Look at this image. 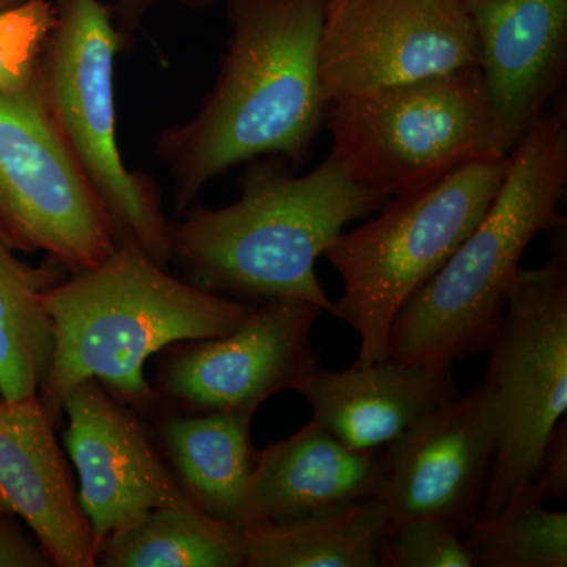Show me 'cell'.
<instances>
[{"mask_svg": "<svg viewBox=\"0 0 567 567\" xmlns=\"http://www.w3.org/2000/svg\"><path fill=\"white\" fill-rule=\"evenodd\" d=\"M328 0H227L230 33L218 78L189 121L167 126L155 151L174 185L175 215L241 163L308 159L330 102L320 78Z\"/></svg>", "mask_w": 567, "mask_h": 567, "instance_id": "obj_1", "label": "cell"}, {"mask_svg": "<svg viewBox=\"0 0 567 567\" xmlns=\"http://www.w3.org/2000/svg\"><path fill=\"white\" fill-rule=\"evenodd\" d=\"M388 200L358 185L331 153L303 175L278 156H265L241 175L235 203L192 205L171 223V260L212 292L252 305L308 301L333 316L317 259L350 223Z\"/></svg>", "mask_w": 567, "mask_h": 567, "instance_id": "obj_2", "label": "cell"}, {"mask_svg": "<svg viewBox=\"0 0 567 567\" xmlns=\"http://www.w3.org/2000/svg\"><path fill=\"white\" fill-rule=\"evenodd\" d=\"M256 306L182 281L136 246L118 245L103 264L44 292L54 350L37 398L58 424L66 394L93 379L122 404L152 412L158 395L145 379L148 358L233 333Z\"/></svg>", "mask_w": 567, "mask_h": 567, "instance_id": "obj_3", "label": "cell"}, {"mask_svg": "<svg viewBox=\"0 0 567 567\" xmlns=\"http://www.w3.org/2000/svg\"><path fill=\"white\" fill-rule=\"evenodd\" d=\"M566 115L546 111L511 151L484 218L394 317L391 360L453 369L488 352L528 246L566 226Z\"/></svg>", "mask_w": 567, "mask_h": 567, "instance_id": "obj_4", "label": "cell"}, {"mask_svg": "<svg viewBox=\"0 0 567 567\" xmlns=\"http://www.w3.org/2000/svg\"><path fill=\"white\" fill-rule=\"evenodd\" d=\"M509 164L505 158L465 164L394 196L375 218L342 233L323 256L342 279L333 316L360 338L357 364L390 358L394 317L453 256L484 218Z\"/></svg>", "mask_w": 567, "mask_h": 567, "instance_id": "obj_5", "label": "cell"}, {"mask_svg": "<svg viewBox=\"0 0 567 567\" xmlns=\"http://www.w3.org/2000/svg\"><path fill=\"white\" fill-rule=\"evenodd\" d=\"M54 25L41 52L37 91L71 155L102 200L118 245H133L162 267L171 262L162 193L123 162L114 73L125 43L103 0H52Z\"/></svg>", "mask_w": 567, "mask_h": 567, "instance_id": "obj_6", "label": "cell"}, {"mask_svg": "<svg viewBox=\"0 0 567 567\" xmlns=\"http://www.w3.org/2000/svg\"><path fill=\"white\" fill-rule=\"evenodd\" d=\"M327 125L331 155L388 199L509 155L480 66L347 96L331 103Z\"/></svg>", "mask_w": 567, "mask_h": 567, "instance_id": "obj_7", "label": "cell"}, {"mask_svg": "<svg viewBox=\"0 0 567 567\" xmlns=\"http://www.w3.org/2000/svg\"><path fill=\"white\" fill-rule=\"evenodd\" d=\"M484 383L494 395L496 443L476 518L527 491L567 413V260L520 268L491 350Z\"/></svg>", "mask_w": 567, "mask_h": 567, "instance_id": "obj_8", "label": "cell"}, {"mask_svg": "<svg viewBox=\"0 0 567 567\" xmlns=\"http://www.w3.org/2000/svg\"><path fill=\"white\" fill-rule=\"evenodd\" d=\"M0 233L69 275L103 264L114 227L41 102L37 85L0 92Z\"/></svg>", "mask_w": 567, "mask_h": 567, "instance_id": "obj_9", "label": "cell"}, {"mask_svg": "<svg viewBox=\"0 0 567 567\" xmlns=\"http://www.w3.org/2000/svg\"><path fill=\"white\" fill-rule=\"evenodd\" d=\"M480 66L462 0H328L320 78L328 102Z\"/></svg>", "mask_w": 567, "mask_h": 567, "instance_id": "obj_10", "label": "cell"}, {"mask_svg": "<svg viewBox=\"0 0 567 567\" xmlns=\"http://www.w3.org/2000/svg\"><path fill=\"white\" fill-rule=\"evenodd\" d=\"M319 306L298 300L257 305L233 333L162 350L158 404L167 412H254L320 365L311 344Z\"/></svg>", "mask_w": 567, "mask_h": 567, "instance_id": "obj_11", "label": "cell"}, {"mask_svg": "<svg viewBox=\"0 0 567 567\" xmlns=\"http://www.w3.org/2000/svg\"><path fill=\"white\" fill-rule=\"evenodd\" d=\"M495 443V402L486 383L458 394L394 440L382 453L374 496L386 532L417 520L465 529L480 514Z\"/></svg>", "mask_w": 567, "mask_h": 567, "instance_id": "obj_12", "label": "cell"}, {"mask_svg": "<svg viewBox=\"0 0 567 567\" xmlns=\"http://www.w3.org/2000/svg\"><path fill=\"white\" fill-rule=\"evenodd\" d=\"M62 415L69 420L63 443L80 473L78 502L99 546L159 507L197 506L140 417L102 383L91 379L74 386Z\"/></svg>", "mask_w": 567, "mask_h": 567, "instance_id": "obj_13", "label": "cell"}, {"mask_svg": "<svg viewBox=\"0 0 567 567\" xmlns=\"http://www.w3.org/2000/svg\"><path fill=\"white\" fill-rule=\"evenodd\" d=\"M511 153L567 80V0H462Z\"/></svg>", "mask_w": 567, "mask_h": 567, "instance_id": "obj_14", "label": "cell"}, {"mask_svg": "<svg viewBox=\"0 0 567 567\" xmlns=\"http://www.w3.org/2000/svg\"><path fill=\"white\" fill-rule=\"evenodd\" d=\"M39 398L0 395V506L21 517L55 567H93L100 546Z\"/></svg>", "mask_w": 567, "mask_h": 567, "instance_id": "obj_15", "label": "cell"}, {"mask_svg": "<svg viewBox=\"0 0 567 567\" xmlns=\"http://www.w3.org/2000/svg\"><path fill=\"white\" fill-rule=\"evenodd\" d=\"M312 421L346 446L382 451L425 416L457 398L453 369L399 363H354L346 371L322 365L297 388Z\"/></svg>", "mask_w": 567, "mask_h": 567, "instance_id": "obj_16", "label": "cell"}, {"mask_svg": "<svg viewBox=\"0 0 567 567\" xmlns=\"http://www.w3.org/2000/svg\"><path fill=\"white\" fill-rule=\"evenodd\" d=\"M382 451H354L309 421L256 451L244 529L328 516L375 496Z\"/></svg>", "mask_w": 567, "mask_h": 567, "instance_id": "obj_17", "label": "cell"}, {"mask_svg": "<svg viewBox=\"0 0 567 567\" xmlns=\"http://www.w3.org/2000/svg\"><path fill=\"white\" fill-rule=\"evenodd\" d=\"M254 412L167 413L158 434L183 491L204 513L244 529L256 461Z\"/></svg>", "mask_w": 567, "mask_h": 567, "instance_id": "obj_18", "label": "cell"}, {"mask_svg": "<svg viewBox=\"0 0 567 567\" xmlns=\"http://www.w3.org/2000/svg\"><path fill=\"white\" fill-rule=\"evenodd\" d=\"M14 251L0 233V395L7 401L37 395L50 371L54 342L43 295L69 275L50 259L33 267Z\"/></svg>", "mask_w": 567, "mask_h": 567, "instance_id": "obj_19", "label": "cell"}, {"mask_svg": "<svg viewBox=\"0 0 567 567\" xmlns=\"http://www.w3.org/2000/svg\"><path fill=\"white\" fill-rule=\"evenodd\" d=\"M385 532L374 498L328 516L241 529L244 567H380Z\"/></svg>", "mask_w": 567, "mask_h": 567, "instance_id": "obj_20", "label": "cell"}, {"mask_svg": "<svg viewBox=\"0 0 567 567\" xmlns=\"http://www.w3.org/2000/svg\"><path fill=\"white\" fill-rule=\"evenodd\" d=\"M96 566L244 567V537L200 507H159L107 536Z\"/></svg>", "mask_w": 567, "mask_h": 567, "instance_id": "obj_21", "label": "cell"}, {"mask_svg": "<svg viewBox=\"0 0 567 567\" xmlns=\"http://www.w3.org/2000/svg\"><path fill=\"white\" fill-rule=\"evenodd\" d=\"M464 539L475 566L566 567L567 513L514 503L491 518H473Z\"/></svg>", "mask_w": 567, "mask_h": 567, "instance_id": "obj_22", "label": "cell"}, {"mask_svg": "<svg viewBox=\"0 0 567 567\" xmlns=\"http://www.w3.org/2000/svg\"><path fill=\"white\" fill-rule=\"evenodd\" d=\"M54 18L52 0H24L0 11V92H20L35 85Z\"/></svg>", "mask_w": 567, "mask_h": 567, "instance_id": "obj_23", "label": "cell"}, {"mask_svg": "<svg viewBox=\"0 0 567 567\" xmlns=\"http://www.w3.org/2000/svg\"><path fill=\"white\" fill-rule=\"evenodd\" d=\"M464 529L442 520H417L386 532L379 544L382 567H472Z\"/></svg>", "mask_w": 567, "mask_h": 567, "instance_id": "obj_24", "label": "cell"}, {"mask_svg": "<svg viewBox=\"0 0 567 567\" xmlns=\"http://www.w3.org/2000/svg\"><path fill=\"white\" fill-rule=\"evenodd\" d=\"M567 492V423L566 417L555 427L554 435L537 470L535 480L527 491L514 503H535L547 505L548 502L563 498ZM507 505V506H509ZM506 506V507H507Z\"/></svg>", "mask_w": 567, "mask_h": 567, "instance_id": "obj_25", "label": "cell"}, {"mask_svg": "<svg viewBox=\"0 0 567 567\" xmlns=\"http://www.w3.org/2000/svg\"><path fill=\"white\" fill-rule=\"evenodd\" d=\"M0 567H52L39 544L25 536L17 516L0 506Z\"/></svg>", "mask_w": 567, "mask_h": 567, "instance_id": "obj_26", "label": "cell"}, {"mask_svg": "<svg viewBox=\"0 0 567 567\" xmlns=\"http://www.w3.org/2000/svg\"><path fill=\"white\" fill-rule=\"evenodd\" d=\"M156 2L158 0H112V17L126 50L130 48V41H133L134 33L140 31L142 22Z\"/></svg>", "mask_w": 567, "mask_h": 567, "instance_id": "obj_27", "label": "cell"}, {"mask_svg": "<svg viewBox=\"0 0 567 567\" xmlns=\"http://www.w3.org/2000/svg\"><path fill=\"white\" fill-rule=\"evenodd\" d=\"M177 2L189 10H207L212 7L221 6L227 0H177Z\"/></svg>", "mask_w": 567, "mask_h": 567, "instance_id": "obj_28", "label": "cell"}, {"mask_svg": "<svg viewBox=\"0 0 567 567\" xmlns=\"http://www.w3.org/2000/svg\"><path fill=\"white\" fill-rule=\"evenodd\" d=\"M21 2H24V0H0V11L10 9V7L18 6Z\"/></svg>", "mask_w": 567, "mask_h": 567, "instance_id": "obj_29", "label": "cell"}]
</instances>
